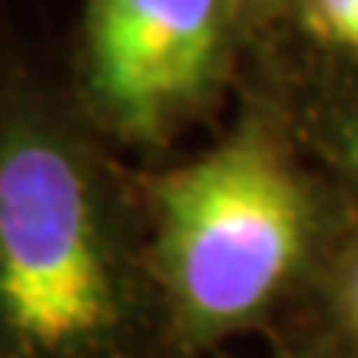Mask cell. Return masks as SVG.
Instances as JSON below:
<instances>
[{
    "label": "cell",
    "instance_id": "obj_1",
    "mask_svg": "<svg viewBox=\"0 0 358 358\" xmlns=\"http://www.w3.org/2000/svg\"><path fill=\"white\" fill-rule=\"evenodd\" d=\"M127 332L100 166L34 70L0 53V358H113Z\"/></svg>",
    "mask_w": 358,
    "mask_h": 358
},
{
    "label": "cell",
    "instance_id": "obj_2",
    "mask_svg": "<svg viewBox=\"0 0 358 358\" xmlns=\"http://www.w3.org/2000/svg\"><path fill=\"white\" fill-rule=\"evenodd\" d=\"M153 266L186 342L259 319L306 259L312 206L259 127L153 182Z\"/></svg>",
    "mask_w": 358,
    "mask_h": 358
},
{
    "label": "cell",
    "instance_id": "obj_3",
    "mask_svg": "<svg viewBox=\"0 0 358 358\" xmlns=\"http://www.w3.org/2000/svg\"><path fill=\"white\" fill-rule=\"evenodd\" d=\"M226 0H87L83 83L106 127L163 143L216 87Z\"/></svg>",
    "mask_w": 358,
    "mask_h": 358
},
{
    "label": "cell",
    "instance_id": "obj_4",
    "mask_svg": "<svg viewBox=\"0 0 358 358\" xmlns=\"http://www.w3.org/2000/svg\"><path fill=\"white\" fill-rule=\"evenodd\" d=\"M308 10L325 37L358 50V0H308Z\"/></svg>",
    "mask_w": 358,
    "mask_h": 358
},
{
    "label": "cell",
    "instance_id": "obj_5",
    "mask_svg": "<svg viewBox=\"0 0 358 358\" xmlns=\"http://www.w3.org/2000/svg\"><path fill=\"white\" fill-rule=\"evenodd\" d=\"M335 146H338V156H342L345 169L358 179V103H355V110L342 120L338 136H335Z\"/></svg>",
    "mask_w": 358,
    "mask_h": 358
},
{
    "label": "cell",
    "instance_id": "obj_6",
    "mask_svg": "<svg viewBox=\"0 0 358 358\" xmlns=\"http://www.w3.org/2000/svg\"><path fill=\"white\" fill-rule=\"evenodd\" d=\"M342 302H345L352 329L358 335V249L352 252V259H348V266H345V275H342Z\"/></svg>",
    "mask_w": 358,
    "mask_h": 358
}]
</instances>
